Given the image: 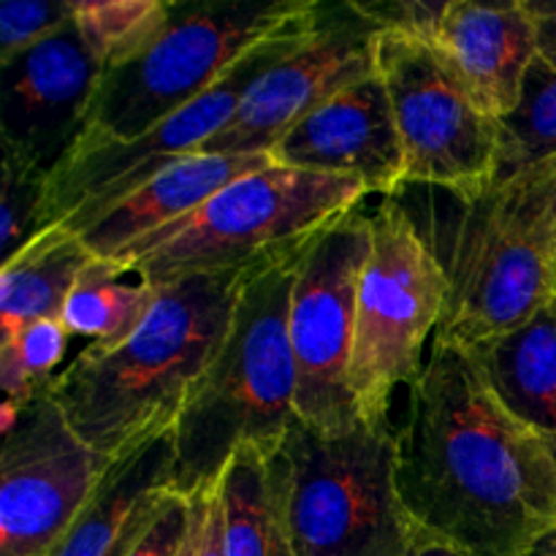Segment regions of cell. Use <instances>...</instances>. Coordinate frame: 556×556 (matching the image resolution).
Wrapping results in <instances>:
<instances>
[{
    "instance_id": "obj_1",
    "label": "cell",
    "mask_w": 556,
    "mask_h": 556,
    "mask_svg": "<svg viewBox=\"0 0 556 556\" xmlns=\"http://www.w3.org/2000/svg\"><path fill=\"white\" fill-rule=\"evenodd\" d=\"M396 489L418 530L465 556H530L556 527V462L470 348L434 337L396 427Z\"/></svg>"
},
{
    "instance_id": "obj_2",
    "label": "cell",
    "mask_w": 556,
    "mask_h": 556,
    "mask_svg": "<svg viewBox=\"0 0 556 556\" xmlns=\"http://www.w3.org/2000/svg\"><path fill=\"white\" fill-rule=\"evenodd\" d=\"M258 266L204 271L155 288L144 324L128 340L117 348L87 345L49 380V396L98 456L112 462L177 424Z\"/></svg>"
},
{
    "instance_id": "obj_3",
    "label": "cell",
    "mask_w": 556,
    "mask_h": 556,
    "mask_svg": "<svg viewBox=\"0 0 556 556\" xmlns=\"http://www.w3.org/2000/svg\"><path fill=\"white\" fill-rule=\"evenodd\" d=\"M304 244L253 271L226 340L174 424V492L182 497L215 489L242 445L271 459L299 418L288 318Z\"/></svg>"
},
{
    "instance_id": "obj_4",
    "label": "cell",
    "mask_w": 556,
    "mask_h": 556,
    "mask_svg": "<svg viewBox=\"0 0 556 556\" xmlns=\"http://www.w3.org/2000/svg\"><path fill=\"white\" fill-rule=\"evenodd\" d=\"M269 467L293 556H413L424 532L396 489V427L293 421Z\"/></svg>"
},
{
    "instance_id": "obj_5",
    "label": "cell",
    "mask_w": 556,
    "mask_h": 556,
    "mask_svg": "<svg viewBox=\"0 0 556 556\" xmlns=\"http://www.w3.org/2000/svg\"><path fill=\"white\" fill-rule=\"evenodd\" d=\"M369 195L334 174L266 166L233 179L182 220L130 244L114 264L150 288L204 271L248 269L315 237Z\"/></svg>"
},
{
    "instance_id": "obj_6",
    "label": "cell",
    "mask_w": 556,
    "mask_h": 556,
    "mask_svg": "<svg viewBox=\"0 0 556 556\" xmlns=\"http://www.w3.org/2000/svg\"><path fill=\"white\" fill-rule=\"evenodd\" d=\"M427 237L448 280L440 340L478 351L556 299V242L525 185L456 199Z\"/></svg>"
},
{
    "instance_id": "obj_7",
    "label": "cell",
    "mask_w": 556,
    "mask_h": 556,
    "mask_svg": "<svg viewBox=\"0 0 556 556\" xmlns=\"http://www.w3.org/2000/svg\"><path fill=\"white\" fill-rule=\"evenodd\" d=\"M309 5L313 0L172 3L166 27L144 52L103 71L74 147L139 139Z\"/></svg>"
},
{
    "instance_id": "obj_8",
    "label": "cell",
    "mask_w": 556,
    "mask_h": 556,
    "mask_svg": "<svg viewBox=\"0 0 556 556\" xmlns=\"http://www.w3.org/2000/svg\"><path fill=\"white\" fill-rule=\"evenodd\" d=\"M448 280L427 233L396 195L372 212V250L358 286L351 353L353 405L367 427H386L391 396L424 369V348L438 334Z\"/></svg>"
},
{
    "instance_id": "obj_9",
    "label": "cell",
    "mask_w": 556,
    "mask_h": 556,
    "mask_svg": "<svg viewBox=\"0 0 556 556\" xmlns=\"http://www.w3.org/2000/svg\"><path fill=\"white\" fill-rule=\"evenodd\" d=\"M320 5L324 3L313 0V5L296 20L244 52L210 90L141 134L139 139L71 147L68 155L49 174L43 226L49 228L60 223L81 233L130 190L144 185L179 157L199 152L212 136L231 123L250 87L271 65L296 52L313 36L320 20Z\"/></svg>"
},
{
    "instance_id": "obj_10",
    "label": "cell",
    "mask_w": 556,
    "mask_h": 556,
    "mask_svg": "<svg viewBox=\"0 0 556 556\" xmlns=\"http://www.w3.org/2000/svg\"><path fill=\"white\" fill-rule=\"evenodd\" d=\"M378 74L405 150V185L440 188L465 201L492 193L503 150L500 119L448 54L424 38L380 33Z\"/></svg>"
},
{
    "instance_id": "obj_11",
    "label": "cell",
    "mask_w": 556,
    "mask_h": 556,
    "mask_svg": "<svg viewBox=\"0 0 556 556\" xmlns=\"http://www.w3.org/2000/svg\"><path fill=\"white\" fill-rule=\"evenodd\" d=\"M369 250L372 215L356 206L320 228L299 261L288 318L296 362V416L318 432H340L362 421L348 372Z\"/></svg>"
},
{
    "instance_id": "obj_12",
    "label": "cell",
    "mask_w": 556,
    "mask_h": 556,
    "mask_svg": "<svg viewBox=\"0 0 556 556\" xmlns=\"http://www.w3.org/2000/svg\"><path fill=\"white\" fill-rule=\"evenodd\" d=\"M106 467L47 389L25 402L0 451V556L52 554Z\"/></svg>"
},
{
    "instance_id": "obj_13",
    "label": "cell",
    "mask_w": 556,
    "mask_h": 556,
    "mask_svg": "<svg viewBox=\"0 0 556 556\" xmlns=\"http://www.w3.org/2000/svg\"><path fill=\"white\" fill-rule=\"evenodd\" d=\"M380 33L356 0L320 5L313 36L250 87L231 123L201 147V155H269L299 119L378 71Z\"/></svg>"
},
{
    "instance_id": "obj_14",
    "label": "cell",
    "mask_w": 556,
    "mask_h": 556,
    "mask_svg": "<svg viewBox=\"0 0 556 556\" xmlns=\"http://www.w3.org/2000/svg\"><path fill=\"white\" fill-rule=\"evenodd\" d=\"M101 74L74 20L3 65L0 130L5 150L52 174L85 130Z\"/></svg>"
},
{
    "instance_id": "obj_15",
    "label": "cell",
    "mask_w": 556,
    "mask_h": 556,
    "mask_svg": "<svg viewBox=\"0 0 556 556\" xmlns=\"http://www.w3.org/2000/svg\"><path fill=\"white\" fill-rule=\"evenodd\" d=\"M269 155L275 166L356 179L386 199L405 185V150L378 71L299 119Z\"/></svg>"
},
{
    "instance_id": "obj_16",
    "label": "cell",
    "mask_w": 556,
    "mask_h": 556,
    "mask_svg": "<svg viewBox=\"0 0 556 556\" xmlns=\"http://www.w3.org/2000/svg\"><path fill=\"white\" fill-rule=\"evenodd\" d=\"M174 427L114 456L49 556H128L174 492Z\"/></svg>"
},
{
    "instance_id": "obj_17",
    "label": "cell",
    "mask_w": 556,
    "mask_h": 556,
    "mask_svg": "<svg viewBox=\"0 0 556 556\" xmlns=\"http://www.w3.org/2000/svg\"><path fill=\"white\" fill-rule=\"evenodd\" d=\"M432 43L448 54L478 101L500 123L519 109L527 74L538 58L535 27L521 0H448Z\"/></svg>"
},
{
    "instance_id": "obj_18",
    "label": "cell",
    "mask_w": 556,
    "mask_h": 556,
    "mask_svg": "<svg viewBox=\"0 0 556 556\" xmlns=\"http://www.w3.org/2000/svg\"><path fill=\"white\" fill-rule=\"evenodd\" d=\"M271 155H193L157 172L79 233L92 255L114 258L130 244L182 220L233 179L271 166Z\"/></svg>"
},
{
    "instance_id": "obj_19",
    "label": "cell",
    "mask_w": 556,
    "mask_h": 556,
    "mask_svg": "<svg viewBox=\"0 0 556 556\" xmlns=\"http://www.w3.org/2000/svg\"><path fill=\"white\" fill-rule=\"evenodd\" d=\"M472 353L494 394L525 427L556 434V299L521 329Z\"/></svg>"
},
{
    "instance_id": "obj_20",
    "label": "cell",
    "mask_w": 556,
    "mask_h": 556,
    "mask_svg": "<svg viewBox=\"0 0 556 556\" xmlns=\"http://www.w3.org/2000/svg\"><path fill=\"white\" fill-rule=\"evenodd\" d=\"M96 255L68 226H49L0 269V340L22 326L60 318L81 269Z\"/></svg>"
},
{
    "instance_id": "obj_21",
    "label": "cell",
    "mask_w": 556,
    "mask_h": 556,
    "mask_svg": "<svg viewBox=\"0 0 556 556\" xmlns=\"http://www.w3.org/2000/svg\"><path fill=\"white\" fill-rule=\"evenodd\" d=\"M152 302L155 288L96 255L81 269L60 320L71 337H85L98 348H117L144 324Z\"/></svg>"
},
{
    "instance_id": "obj_22",
    "label": "cell",
    "mask_w": 556,
    "mask_h": 556,
    "mask_svg": "<svg viewBox=\"0 0 556 556\" xmlns=\"http://www.w3.org/2000/svg\"><path fill=\"white\" fill-rule=\"evenodd\" d=\"M217 489L226 525V556H293L271 494L266 456L258 448H237Z\"/></svg>"
},
{
    "instance_id": "obj_23",
    "label": "cell",
    "mask_w": 556,
    "mask_h": 556,
    "mask_svg": "<svg viewBox=\"0 0 556 556\" xmlns=\"http://www.w3.org/2000/svg\"><path fill=\"white\" fill-rule=\"evenodd\" d=\"M500 130L503 150L492 193L556 161V68H548L535 58L519 109L500 123Z\"/></svg>"
},
{
    "instance_id": "obj_24",
    "label": "cell",
    "mask_w": 556,
    "mask_h": 556,
    "mask_svg": "<svg viewBox=\"0 0 556 556\" xmlns=\"http://www.w3.org/2000/svg\"><path fill=\"white\" fill-rule=\"evenodd\" d=\"M172 3L163 0H76L74 22L101 68L144 52L166 27Z\"/></svg>"
},
{
    "instance_id": "obj_25",
    "label": "cell",
    "mask_w": 556,
    "mask_h": 556,
    "mask_svg": "<svg viewBox=\"0 0 556 556\" xmlns=\"http://www.w3.org/2000/svg\"><path fill=\"white\" fill-rule=\"evenodd\" d=\"M68 329L60 318L33 320L16 334L0 340V383L5 400L25 405L58 375L68 353Z\"/></svg>"
},
{
    "instance_id": "obj_26",
    "label": "cell",
    "mask_w": 556,
    "mask_h": 556,
    "mask_svg": "<svg viewBox=\"0 0 556 556\" xmlns=\"http://www.w3.org/2000/svg\"><path fill=\"white\" fill-rule=\"evenodd\" d=\"M49 172L3 147V188H0V264L14 258L33 237L43 231V201Z\"/></svg>"
},
{
    "instance_id": "obj_27",
    "label": "cell",
    "mask_w": 556,
    "mask_h": 556,
    "mask_svg": "<svg viewBox=\"0 0 556 556\" xmlns=\"http://www.w3.org/2000/svg\"><path fill=\"white\" fill-rule=\"evenodd\" d=\"M76 0H5L0 5V68L74 20Z\"/></svg>"
},
{
    "instance_id": "obj_28",
    "label": "cell",
    "mask_w": 556,
    "mask_h": 556,
    "mask_svg": "<svg viewBox=\"0 0 556 556\" xmlns=\"http://www.w3.org/2000/svg\"><path fill=\"white\" fill-rule=\"evenodd\" d=\"M445 5L448 3H429V0H369V3L356 0V9L383 33H402L424 41L438 38Z\"/></svg>"
},
{
    "instance_id": "obj_29",
    "label": "cell",
    "mask_w": 556,
    "mask_h": 556,
    "mask_svg": "<svg viewBox=\"0 0 556 556\" xmlns=\"http://www.w3.org/2000/svg\"><path fill=\"white\" fill-rule=\"evenodd\" d=\"M190 521H193V500L172 492L163 500L150 530L128 556H179L188 541Z\"/></svg>"
},
{
    "instance_id": "obj_30",
    "label": "cell",
    "mask_w": 556,
    "mask_h": 556,
    "mask_svg": "<svg viewBox=\"0 0 556 556\" xmlns=\"http://www.w3.org/2000/svg\"><path fill=\"white\" fill-rule=\"evenodd\" d=\"M535 27L538 60L556 68V0H521Z\"/></svg>"
},
{
    "instance_id": "obj_31",
    "label": "cell",
    "mask_w": 556,
    "mask_h": 556,
    "mask_svg": "<svg viewBox=\"0 0 556 556\" xmlns=\"http://www.w3.org/2000/svg\"><path fill=\"white\" fill-rule=\"evenodd\" d=\"M204 519H201V541L195 556H226V525H223L220 489H210L201 494Z\"/></svg>"
},
{
    "instance_id": "obj_32",
    "label": "cell",
    "mask_w": 556,
    "mask_h": 556,
    "mask_svg": "<svg viewBox=\"0 0 556 556\" xmlns=\"http://www.w3.org/2000/svg\"><path fill=\"white\" fill-rule=\"evenodd\" d=\"M516 185H525V188L535 195L538 206H541L543 217H546L556 242V161L548 163V166L541 168V172H532L530 177L519 179ZM510 188H514V185H510Z\"/></svg>"
},
{
    "instance_id": "obj_33",
    "label": "cell",
    "mask_w": 556,
    "mask_h": 556,
    "mask_svg": "<svg viewBox=\"0 0 556 556\" xmlns=\"http://www.w3.org/2000/svg\"><path fill=\"white\" fill-rule=\"evenodd\" d=\"M201 519H204V503H201V494L193 497V521H190L188 541H185L179 556H195L199 554V541H201Z\"/></svg>"
},
{
    "instance_id": "obj_34",
    "label": "cell",
    "mask_w": 556,
    "mask_h": 556,
    "mask_svg": "<svg viewBox=\"0 0 556 556\" xmlns=\"http://www.w3.org/2000/svg\"><path fill=\"white\" fill-rule=\"evenodd\" d=\"M413 556H465V554L456 552L454 546H448V543L438 541V538H432V535H427V532H424V538L418 541V546H416V552H413Z\"/></svg>"
},
{
    "instance_id": "obj_35",
    "label": "cell",
    "mask_w": 556,
    "mask_h": 556,
    "mask_svg": "<svg viewBox=\"0 0 556 556\" xmlns=\"http://www.w3.org/2000/svg\"><path fill=\"white\" fill-rule=\"evenodd\" d=\"M530 556H556V527L548 532L546 538H541V541H538V546L532 548Z\"/></svg>"
},
{
    "instance_id": "obj_36",
    "label": "cell",
    "mask_w": 556,
    "mask_h": 556,
    "mask_svg": "<svg viewBox=\"0 0 556 556\" xmlns=\"http://www.w3.org/2000/svg\"><path fill=\"white\" fill-rule=\"evenodd\" d=\"M541 438H543V443L548 445V451H552V456L556 462V434H541Z\"/></svg>"
}]
</instances>
